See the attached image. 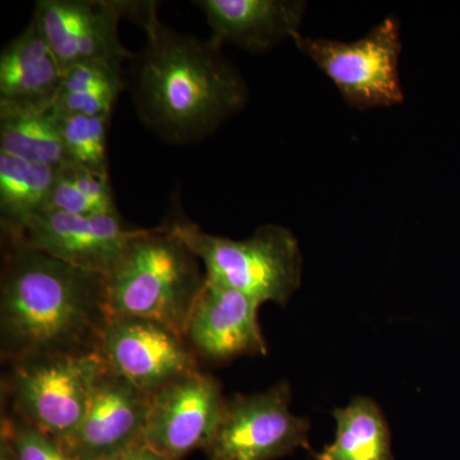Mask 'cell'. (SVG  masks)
I'll list each match as a JSON object with an SVG mask.
<instances>
[{"label": "cell", "mask_w": 460, "mask_h": 460, "mask_svg": "<svg viewBox=\"0 0 460 460\" xmlns=\"http://www.w3.org/2000/svg\"><path fill=\"white\" fill-rule=\"evenodd\" d=\"M102 460H168L164 456H160L153 447H148L144 441L131 445L122 452L114 454L107 459Z\"/></svg>", "instance_id": "cell-23"}, {"label": "cell", "mask_w": 460, "mask_h": 460, "mask_svg": "<svg viewBox=\"0 0 460 460\" xmlns=\"http://www.w3.org/2000/svg\"><path fill=\"white\" fill-rule=\"evenodd\" d=\"M120 0H39L35 18L63 72L99 59H133L119 38Z\"/></svg>", "instance_id": "cell-10"}, {"label": "cell", "mask_w": 460, "mask_h": 460, "mask_svg": "<svg viewBox=\"0 0 460 460\" xmlns=\"http://www.w3.org/2000/svg\"><path fill=\"white\" fill-rule=\"evenodd\" d=\"M286 381L257 394L226 398L219 425L205 449L208 460H275L311 450V423L289 410Z\"/></svg>", "instance_id": "cell-7"}, {"label": "cell", "mask_w": 460, "mask_h": 460, "mask_svg": "<svg viewBox=\"0 0 460 460\" xmlns=\"http://www.w3.org/2000/svg\"><path fill=\"white\" fill-rule=\"evenodd\" d=\"M332 416L337 420L334 441L314 453V460H395L389 425L376 402L356 396Z\"/></svg>", "instance_id": "cell-16"}, {"label": "cell", "mask_w": 460, "mask_h": 460, "mask_svg": "<svg viewBox=\"0 0 460 460\" xmlns=\"http://www.w3.org/2000/svg\"><path fill=\"white\" fill-rule=\"evenodd\" d=\"M129 18L146 33L135 57L133 102L166 144H196L246 105L248 87L222 47L164 25L154 2H135Z\"/></svg>", "instance_id": "cell-2"}, {"label": "cell", "mask_w": 460, "mask_h": 460, "mask_svg": "<svg viewBox=\"0 0 460 460\" xmlns=\"http://www.w3.org/2000/svg\"><path fill=\"white\" fill-rule=\"evenodd\" d=\"M104 367L99 353L32 357L11 363L3 384L7 413L63 441L83 420Z\"/></svg>", "instance_id": "cell-5"}, {"label": "cell", "mask_w": 460, "mask_h": 460, "mask_svg": "<svg viewBox=\"0 0 460 460\" xmlns=\"http://www.w3.org/2000/svg\"><path fill=\"white\" fill-rule=\"evenodd\" d=\"M5 230V229H2ZM14 233L33 248L75 268L108 277L122 255L132 230L119 213L77 215L45 210Z\"/></svg>", "instance_id": "cell-11"}, {"label": "cell", "mask_w": 460, "mask_h": 460, "mask_svg": "<svg viewBox=\"0 0 460 460\" xmlns=\"http://www.w3.org/2000/svg\"><path fill=\"white\" fill-rule=\"evenodd\" d=\"M205 281L199 257L169 224L132 230L107 277L109 310L115 316L155 321L184 338Z\"/></svg>", "instance_id": "cell-3"}, {"label": "cell", "mask_w": 460, "mask_h": 460, "mask_svg": "<svg viewBox=\"0 0 460 460\" xmlns=\"http://www.w3.org/2000/svg\"><path fill=\"white\" fill-rule=\"evenodd\" d=\"M0 460H14L8 445L4 441H0Z\"/></svg>", "instance_id": "cell-24"}, {"label": "cell", "mask_w": 460, "mask_h": 460, "mask_svg": "<svg viewBox=\"0 0 460 460\" xmlns=\"http://www.w3.org/2000/svg\"><path fill=\"white\" fill-rule=\"evenodd\" d=\"M0 354L11 363L99 353L111 314L107 277L60 261L2 230Z\"/></svg>", "instance_id": "cell-1"}, {"label": "cell", "mask_w": 460, "mask_h": 460, "mask_svg": "<svg viewBox=\"0 0 460 460\" xmlns=\"http://www.w3.org/2000/svg\"><path fill=\"white\" fill-rule=\"evenodd\" d=\"M124 59L91 60L68 69L53 111L57 115H84L111 119L124 89Z\"/></svg>", "instance_id": "cell-18"}, {"label": "cell", "mask_w": 460, "mask_h": 460, "mask_svg": "<svg viewBox=\"0 0 460 460\" xmlns=\"http://www.w3.org/2000/svg\"><path fill=\"white\" fill-rule=\"evenodd\" d=\"M47 210L77 215L117 213L111 177L66 163L57 169Z\"/></svg>", "instance_id": "cell-20"}, {"label": "cell", "mask_w": 460, "mask_h": 460, "mask_svg": "<svg viewBox=\"0 0 460 460\" xmlns=\"http://www.w3.org/2000/svg\"><path fill=\"white\" fill-rule=\"evenodd\" d=\"M210 27V40L222 47L261 53L295 39L304 21L305 3L299 0H198Z\"/></svg>", "instance_id": "cell-14"}, {"label": "cell", "mask_w": 460, "mask_h": 460, "mask_svg": "<svg viewBox=\"0 0 460 460\" xmlns=\"http://www.w3.org/2000/svg\"><path fill=\"white\" fill-rule=\"evenodd\" d=\"M150 395L114 372L99 375L81 422L60 441L75 460H102L142 440Z\"/></svg>", "instance_id": "cell-13"}, {"label": "cell", "mask_w": 460, "mask_h": 460, "mask_svg": "<svg viewBox=\"0 0 460 460\" xmlns=\"http://www.w3.org/2000/svg\"><path fill=\"white\" fill-rule=\"evenodd\" d=\"M65 72L35 18L0 54V105L53 108Z\"/></svg>", "instance_id": "cell-15"}, {"label": "cell", "mask_w": 460, "mask_h": 460, "mask_svg": "<svg viewBox=\"0 0 460 460\" xmlns=\"http://www.w3.org/2000/svg\"><path fill=\"white\" fill-rule=\"evenodd\" d=\"M226 398L222 384L201 371L150 394L142 441L168 460H183L213 440Z\"/></svg>", "instance_id": "cell-9"}, {"label": "cell", "mask_w": 460, "mask_h": 460, "mask_svg": "<svg viewBox=\"0 0 460 460\" xmlns=\"http://www.w3.org/2000/svg\"><path fill=\"white\" fill-rule=\"evenodd\" d=\"M0 151L51 168L66 164L53 108L0 105Z\"/></svg>", "instance_id": "cell-17"}, {"label": "cell", "mask_w": 460, "mask_h": 460, "mask_svg": "<svg viewBox=\"0 0 460 460\" xmlns=\"http://www.w3.org/2000/svg\"><path fill=\"white\" fill-rule=\"evenodd\" d=\"M259 302L206 278L187 321L184 339L206 361L226 362L265 356L268 345L259 323Z\"/></svg>", "instance_id": "cell-12"}, {"label": "cell", "mask_w": 460, "mask_h": 460, "mask_svg": "<svg viewBox=\"0 0 460 460\" xmlns=\"http://www.w3.org/2000/svg\"><path fill=\"white\" fill-rule=\"evenodd\" d=\"M99 354L108 370L150 395L199 371L186 339L155 321L111 314Z\"/></svg>", "instance_id": "cell-8"}, {"label": "cell", "mask_w": 460, "mask_h": 460, "mask_svg": "<svg viewBox=\"0 0 460 460\" xmlns=\"http://www.w3.org/2000/svg\"><path fill=\"white\" fill-rule=\"evenodd\" d=\"M293 41L296 49L328 75L350 107L367 111L404 102L399 75L402 40L398 18H385L353 42L308 38L301 33Z\"/></svg>", "instance_id": "cell-6"}, {"label": "cell", "mask_w": 460, "mask_h": 460, "mask_svg": "<svg viewBox=\"0 0 460 460\" xmlns=\"http://www.w3.org/2000/svg\"><path fill=\"white\" fill-rule=\"evenodd\" d=\"M0 441H4L14 460H75L60 441L5 413L2 417Z\"/></svg>", "instance_id": "cell-22"}, {"label": "cell", "mask_w": 460, "mask_h": 460, "mask_svg": "<svg viewBox=\"0 0 460 460\" xmlns=\"http://www.w3.org/2000/svg\"><path fill=\"white\" fill-rule=\"evenodd\" d=\"M57 115V114H56ZM66 163L109 174V118L57 115Z\"/></svg>", "instance_id": "cell-21"}, {"label": "cell", "mask_w": 460, "mask_h": 460, "mask_svg": "<svg viewBox=\"0 0 460 460\" xmlns=\"http://www.w3.org/2000/svg\"><path fill=\"white\" fill-rule=\"evenodd\" d=\"M57 169L0 151L2 229H21L35 215L47 210Z\"/></svg>", "instance_id": "cell-19"}, {"label": "cell", "mask_w": 460, "mask_h": 460, "mask_svg": "<svg viewBox=\"0 0 460 460\" xmlns=\"http://www.w3.org/2000/svg\"><path fill=\"white\" fill-rule=\"evenodd\" d=\"M169 226L199 257L208 280L260 305H286L301 287L304 255L298 239L283 226L266 224L242 241L208 234L190 220Z\"/></svg>", "instance_id": "cell-4"}]
</instances>
